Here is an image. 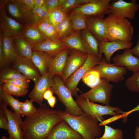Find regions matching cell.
Instances as JSON below:
<instances>
[{"mask_svg": "<svg viewBox=\"0 0 139 139\" xmlns=\"http://www.w3.org/2000/svg\"><path fill=\"white\" fill-rule=\"evenodd\" d=\"M62 119L58 110L51 109L46 104L42 103L34 114L26 117L23 121L24 139H46L52 129Z\"/></svg>", "mask_w": 139, "mask_h": 139, "instance_id": "cell-1", "label": "cell"}, {"mask_svg": "<svg viewBox=\"0 0 139 139\" xmlns=\"http://www.w3.org/2000/svg\"><path fill=\"white\" fill-rule=\"evenodd\" d=\"M58 110L62 118L84 139H95L101 134L102 131L97 119L84 113L74 116L69 114L65 111Z\"/></svg>", "mask_w": 139, "mask_h": 139, "instance_id": "cell-2", "label": "cell"}, {"mask_svg": "<svg viewBox=\"0 0 139 139\" xmlns=\"http://www.w3.org/2000/svg\"><path fill=\"white\" fill-rule=\"evenodd\" d=\"M106 41L130 42L134 33L133 26L126 18L109 14L105 18Z\"/></svg>", "mask_w": 139, "mask_h": 139, "instance_id": "cell-3", "label": "cell"}, {"mask_svg": "<svg viewBox=\"0 0 139 139\" xmlns=\"http://www.w3.org/2000/svg\"><path fill=\"white\" fill-rule=\"evenodd\" d=\"M75 101L83 113L100 123L104 120V115H125L126 112L118 107L98 104L78 95Z\"/></svg>", "mask_w": 139, "mask_h": 139, "instance_id": "cell-4", "label": "cell"}, {"mask_svg": "<svg viewBox=\"0 0 139 139\" xmlns=\"http://www.w3.org/2000/svg\"><path fill=\"white\" fill-rule=\"evenodd\" d=\"M54 84L50 88L65 107V111L72 116H77L83 113L73 97L72 95L61 77L55 75L53 77Z\"/></svg>", "mask_w": 139, "mask_h": 139, "instance_id": "cell-5", "label": "cell"}, {"mask_svg": "<svg viewBox=\"0 0 139 139\" xmlns=\"http://www.w3.org/2000/svg\"><path fill=\"white\" fill-rule=\"evenodd\" d=\"M113 88V85L109 82L102 78L97 85L79 96L92 102H99L105 105H109L111 101Z\"/></svg>", "mask_w": 139, "mask_h": 139, "instance_id": "cell-6", "label": "cell"}, {"mask_svg": "<svg viewBox=\"0 0 139 139\" xmlns=\"http://www.w3.org/2000/svg\"><path fill=\"white\" fill-rule=\"evenodd\" d=\"M93 68L98 72L101 78L115 83L124 80V75L127 71L124 67L108 63L105 57L102 58L100 63Z\"/></svg>", "mask_w": 139, "mask_h": 139, "instance_id": "cell-7", "label": "cell"}, {"mask_svg": "<svg viewBox=\"0 0 139 139\" xmlns=\"http://www.w3.org/2000/svg\"><path fill=\"white\" fill-rule=\"evenodd\" d=\"M102 59L94 55H88L84 64L68 79L65 84L73 96L77 97L78 96L77 85L85 73L89 70L99 64Z\"/></svg>", "mask_w": 139, "mask_h": 139, "instance_id": "cell-8", "label": "cell"}, {"mask_svg": "<svg viewBox=\"0 0 139 139\" xmlns=\"http://www.w3.org/2000/svg\"><path fill=\"white\" fill-rule=\"evenodd\" d=\"M111 0H94L73 9L70 15L79 14L88 16L104 17L110 14L109 6Z\"/></svg>", "mask_w": 139, "mask_h": 139, "instance_id": "cell-9", "label": "cell"}, {"mask_svg": "<svg viewBox=\"0 0 139 139\" xmlns=\"http://www.w3.org/2000/svg\"><path fill=\"white\" fill-rule=\"evenodd\" d=\"M9 0H0V31L10 37L22 35L25 26L6 14L5 6Z\"/></svg>", "mask_w": 139, "mask_h": 139, "instance_id": "cell-10", "label": "cell"}, {"mask_svg": "<svg viewBox=\"0 0 139 139\" xmlns=\"http://www.w3.org/2000/svg\"><path fill=\"white\" fill-rule=\"evenodd\" d=\"M136 0L127 2L123 0H112L110 3V14L123 18L134 19L139 9Z\"/></svg>", "mask_w": 139, "mask_h": 139, "instance_id": "cell-11", "label": "cell"}, {"mask_svg": "<svg viewBox=\"0 0 139 139\" xmlns=\"http://www.w3.org/2000/svg\"><path fill=\"white\" fill-rule=\"evenodd\" d=\"M88 54L70 49V51L62 77L65 84L68 79L85 63Z\"/></svg>", "mask_w": 139, "mask_h": 139, "instance_id": "cell-12", "label": "cell"}, {"mask_svg": "<svg viewBox=\"0 0 139 139\" xmlns=\"http://www.w3.org/2000/svg\"><path fill=\"white\" fill-rule=\"evenodd\" d=\"M0 105L5 110L7 117V131L9 135L8 139H24L22 129L23 121L21 115L11 111L7 108L8 106L1 100Z\"/></svg>", "mask_w": 139, "mask_h": 139, "instance_id": "cell-13", "label": "cell"}, {"mask_svg": "<svg viewBox=\"0 0 139 139\" xmlns=\"http://www.w3.org/2000/svg\"><path fill=\"white\" fill-rule=\"evenodd\" d=\"M11 67L18 70L28 79L36 83L41 76L39 70L32 60L19 57L12 63Z\"/></svg>", "mask_w": 139, "mask_h": 139, "instance_id": "cell-14", "label": "cell"}, {"mask_svg": "<svg viewBox=\"0 0 139 139\" xmlns=\"http://www.w3.org/2000/svg\"><path fill=\"white\" fill-rule=\"evenodd\" d=\"M46 139H84L62 119L52 129Z\"/></svg>", "mask_w": 139, "mask_h": 139, "instance_id": "cell-15", "label": "cell"}, {"mask_svg": "<svg viewBox=\"0 0 139 139\" xmlns=\"http://www.w3.org/2000/svg\"><path fill=\"white\" fill-rule=\"evenodd\" d=\"M54 84L53 78L50 77L47 72L41 75L37 81L34 83V86L28 94L30 100L40 105L42 103L44 94L49 88Z\"/></svg>", "mask_w": 139, "mask_h": 139, "instance_id": "cell-16", "label": "cell"}, {"mask_svg": "<svg viewBox=\"0 0 139 139\" xmlns=\"http://www.w3.org/2000/svg\"><path fill=\"white\" fill-rule=\"evenodd\" d=\"M133 43L131 42L122 40L105 41L99 42V47L100 58L103 54L107 62L110 63L113 54L116 51L126 48L131 49Z\"/></svg>", "mask_w": 139, "mask_h": 139, "instance_id": "cell-17", "label": "cell"}, {"mask_svg": "<svg viewBox=\"0 0 139 139\" xmlns=\"http://www.w3.org/2000/svg\"><path fill=\"white\" fill-rule=\"evenodd\" d=\"M131 49H124L122 54L116 55L112 60L116 65L124 67L134 73L139 71V59L132 54Z\"/></svg>", "mask_w": 139, "mask_h": 139, "instance_id": "cell-18", "label": "cell"}, {"mask_svg": "<svg viewBox=\"0 0 139 139\" xmlns=\"http://www.w3.org/2000/svg\"><path fill=\"white\" fill-rule=\"evenodd\" d=\"M70 51L67 48L53 57L47 71L50 77L57 75L62 77Z\"/></svg>", "mask_w": 139, "mask_h": 139, "instance_id": "cell-19", "label": "cell"}, {"mask_svg": "<svg viewBox=\"0 0 139 139\" xmlns=\"http://www.w3.org/2000/svg\"><path fill=\"white\" fill-rule=\"evenodd\" d=\"M87 29L99 42L106 41L105 18L95 16H88Z\"/></svg>", "mask_w": 139, "mask_h": 139, "instance_id": "cell-20", "label": "cell"}, {"mask_svg": "<svg viewBox=\"0 0 139 139\" xmlns=\"http://www.w3.org/2000/svg\"><path fill=\"white\" fill-rule=\"evenodd\" d=\"M67 48L58 39H48L41 43L33 44L32 50L45 52L53 57Z\"/></svg>", "mask_w": 139, "mask_h": 139, "instance_id": "cell-21", "label": "cell"}, {"mask_svg": "<svg viewBox=\"0 0 139 139\" xmlns=\"http://www.w3.org/2000/svg\"><path fill=\"white\" fill-rule=\"evenodd\" d=\"M80 34L87 54L101 58L99 47V42L96 38L87 29L81 31Z\"/></svg>", "mask_w": 139, "mask_h": 139, "instance_id": "cell-22", "label": "cell"}, {"mask_svg": "<svg viewBox=\"0 0 139 139\" xmlns=\"http://www.w3.org/2000/svg\"><path fill=\"white\" fill-rule=\"evenodd\" d=\"M52 58L46 53L34 50H33L31 60L42 75L47 72Z\"/></svg>", "mask_w": 139, "mask_h": 139, "instance_id": "cell-23", "label": "cell"}, {"mask_svg": "<svg viewBox=\"0 0 139 139\" xmlns=\"http://www.w3.org/2000/svg\"><path fill=\"white\" fill-rule=\"evenodd\" d=\"M22 36L33 44H39L49 39L32 24L25 25Z\"/></svg>", "mask_w": 139, "mask_h": 139, "instance_id": "cell-24", "label": "cell"}, {"mask_svg": "<svg viewBox=\"0 0 139 139\" xmlns=\"http://www.w3.org/2000/svg\"><path fill=\"white\" fill-rule=\"evenodd\" d=\"M13 38L18 56L31 60L33 44L26 40L22 35L15 36Z\"/></svg>", "mask_w": 139, "mask_h": 139, "instance_id": "cell-25", "label": "cell"}, {"mask_svg": "<svg viewBox=\"0 0 139 139\" xmlns=\"http://www.w3.org/2000/svg\"><path fill=\"white\" fill-rule=\"evenodd\" d=\"M2 46L5 56L10 65L19 57L16 51L13 37L3 33Z\"/></svg>", "mask_w": 139, "mask_h": 139, "instance_id": "cell-26", "label": "cell"}, {"mask_svg": "<svg viewBox=\"0 0 139 139\" xmlns=\"http://www.w3.org/2000/svg\"><path fill=\"white\" fill-rule=\"evenodd\" d=\"M58 39L70 49L87 54L82 42L80 31H74L69 36Z\"/></svg>", "mask_w": 139, "mask_h": 139, "instance_id": "cell-27", "label": "cell"}, {"mask_svg": "<svg viewBox=\"0 0 139 139\" xmlns=\"http://www.w3.org/2000/svg\"><path fill=\"white\" fill-rule=\"evenodd\" d=\"M0 100L9 106L14 112L20 114V109L22 102L7 92L2 85L0 86Z\"/></svg>", "mask_w": 139, "mask_h": 139, "instance_id": "cell-28", "label": "cell"}, {"mask_svg": "<svg viewBox=\"0 0 139 139\" xmlns=\"http://www.w3.org/2000/svg\"><path fill=\"white\" fill-rule=\"evenodd\" d=\"M0 72V84H2L5 80L20 79H29L16 69L12 67H6L1 70Z\"/></svg>", "mask_w": 139, "mask_h": 139, "instance_id": "cell-29", "label": "cell"}, {"mask_svg": "<svg viewBox=\"0 0 139 139\" xmlns=\"http://www.w3.org/2000/svg\"><path fill=\"white\" fill-rule=\"evenodd\" d=\"M58 39L69 36L74 32L70 15L59 23L55 27Z\"/></svg>", "mask_w": 139, "mask_h": 139, "instance_id": "cell-30", "label": "cell"}, {"mask_svg": "<svg viewBox=\"0 0 139 139\" xmlns=\"http://www.w3.org/2000/svg\"><path fill=\"white\" fill-rule=\"evenodd\" d=\"M101 78L98 72L93 68L87 71L82 79L84 83L92 88L99 83Z\"/></svg>", "mask_w": 139, "mask_h": 139, "instance_id": "cell-31", "label": "cell"}, {"mask_svg": "<svg viewBox=\"0 0 139 139\" xmlns=\"http://www.w3.org/2000/svg\"><path fill=\"white\" fill-rule=\"evenodd\" d=\"M70 15L73 31H81L87 29L86 22L88 16L79 14H75Z\"/></svg>", "mask_w": 139, "mask_h": 139, "instance_id": "cell-32", "label": "cell"}, {"mask_svg": "<svg viewBox=\"0 0 139 139\" xmlns=\"http://www.w3.org/2000/svg\"><path fill=\"white\" fill-rule=\"evenodd\" d=\"M48 13V8L46 2L40 8L35 5L31 12L32 24L37 26L47 15Z\"/></svg>", "mask_w": 139, "mask_h": 139, "instance_id": "cell-33", "label": "cell"}, {"mask_svg": "<svg viewBox=\"0 0 139 139\" xmlns=\"http://www.w3.org/2000/svg\"><path fill=\"white\" fill-rule=\"evenodd\" d=\"M104 126L105 131L103 135L95 139H123L124 134L121 129H115L107 125Z\"/></svg>", "mask_w": 139, "mask_h": 139, "instance_id": "cell-34", "label": "cell"}, {"mask_svg": "<svg viewBox=\"0 0 139 139\" xmlns=\"http://www.w3.org/2000/svg\"><path fill=\"white\" fill-rule=\"evenodd\" d=\"M1 85L8 93L18 97L25 95L28 92V88H22L11 83H4Z\"/></svg>", "mask_w": 139, "mask_h": 139, "instance_id": "cell-35", "label": "cell"}, {"mask_svg": "<svg viewBox=\"0 0 139 139\" xmlns=\"http://www.w3.org/2000/svg\"><path fill=\"white\" fill-rule=\"evenodd\" d=\"M51 23L55 27L68 15V13L59 7L49 13Z\"/></svg>", "mask_w": 139, "mask_h": 139, "instance_id": "cell-36", "label": "cell"}, {"mask_svg": "<svg viewBox=\"0 0 139 139\" xmlns=\"http://www.w3.org/2000/svg\"><path fill=\"white\" fill-rule=\"evenodd\" d=\"M33 102L27 99L22 102L20 107V113L22 117L31 116L36 112L37 109L33 104Z\"/></svg>", "mask_w": 139, "mask_h": 139, "instance_id": "cell-37", "label": "cell"}, {"mask_svg": "<svg viewBox=\"0 0 139 139\" xmlns=\"http://www.w3.org/2000/svg\"><path fill=\"white\" fill-rule=\"evenodd\" d=\"M125 86L129 90L134 92H139V71L133 73L127 79L125 83Z\"/></svg>", "mask_w": 139, "mask_h": 139, "instance_id": "cell-38", "label": "cell"}, {"mask_svg": "<svg viewBox=\"0 0 139 139\" xmlns=\"http://www.w3.org/2000/svg\"><path fill=\"white\" fill-rule=\"evenodd\" d=\"M7 8L10 14L25 24L16 0H9L7 3Z\"/></svg>", "mask_w": 139, "mask_h": 139, "instance_id": "cell-39", "label": "cell"}, {"mask_svg": "<svg viewBox=\"0 0 139 139\" xmlns=\"http://www.w3.org/2000/svg\"><path fill=\"white\" fill-rule=\"evenodd\" d=\"M94 0H65L60 7L64 11L68 13L70 11L81 5L93 1Z\"/></svg>", "mask_w": 139, "mask_h": 139, "instance_id": "cell-40", "label": "cell"}, {"mask_svg": "<svg viewBox=\"0 0 139 139\" xmlns=\"http://www.w3.org/2000/svg\"><path fill=\"white\" fill-rule=\"evenodd\" d=\"M3 33L0 31V68L1 70L9 65L5 56L2 46Z\"/></svg>", "mask_w": 139, "mask_h": 139, "instance_id": "cell-41", "label": "cell"}, {"mask_svg": "<svg viewBox=\"0 0 139 139\" xmlns=\"http://www.w3.org/2000/svg\"><path fill=\"white\" fill-rule=\"evenodd\" d=\"M65 0H46L48 10V13L50 12L57 8L60 7Z\"/></svg>", "mask_w": 139, "mask_h": 139, "instance_id": "cell-42", "label": "cell"}, {"mask_svg": "<svg viewBox=\"0 0 139 139\" xmlns=\"http://www.w3.org/2000/svg\"><path fill=\"white\" fill-rule=\"evenodd\" d=\"M30 81V80L29 79H15L4 80L3 81L2 84L4 83H10L22 88L27 89L29 87V83Z\"/></svg>", "mask_w": 139, "mask_h": 139, "instance_id": "cell-43", "label": "cell"}, {"mask_svg": "<svg viewBox=\"0 0 139 139\" xmlns=\"http://www.w3.org/2000/svg\"><path fill=\"white\" fill-rule=\"evenodd\" d=\"M51 24L50 17L48 13L47 15L37 27L40 32L44 35L46 31Z\"/></svg>", "mask_w": 139, "mask_h": 139, "instance_id": "cell-44", "label": "cell"}, {"mask_svg": "<svg viewBox=\"0 0 139 139\" xmlns=\"http://www.w3.org/2000/svg\"><path fill=\"white\" fill-rule=\"evenodd\" d=\"M8 124L7 117L5 110L0 105V128L7 131Z\"/></svg>", "mask_w": 139, "mask_h": 139, "instance_id": "cell-45", "label": "cell"}, {"mask_svg": "<svg viewBox=\"0 0 139 139\" xmlns=\"http://www.w3.org/2000/svg\"><path fill=\"white\" fill-rule=\"evenodd\" d=\"M44 35L49 39L54 40L58 39L55 27L51 23L49 27Z\"/></svg>", "mask_w": 139, "mask_h": 139, "instance_id": "cell-46", "label": "cell"}, {"mask_svg": "<svg viewBox=\"0 0 139 139\" xmlns=\"http://www.w3.org/2000/svg\"><path fill=\"white\" fill-rule=\"evenodd\" d=\"M124 116V115H119L113 116L111 118L103 121L99 124V125L100 126L104 125L120 118H122L123 119Z\"/></svg>", "mask_w": 139, "mask_h": 139, "instance_id": "cell-47", "label": "cell"}, {"mask_svg": "<svg viewBox=\"0 0 139 139\" xmlns=\"http://www.w3.org/2000/svg\"><path fill=\"white\" fill-rule=\"evenodd\" d=\"M20 1L31 10H32L35 7V0H20Z\"/></svg>", "mask_w": 139, "mask_h": 139, "instance_id": "cell-48", "label": "cell"}, {"mask_svg": "<svg viewBox=\"0 0 139 139\" xmlns=\"http://www.w3.org/2000/svg\"><path fill=\"white\" fill-rule=\"evenodd\" d=\"M132 54L139 59V34L138 36L136 46L131 49Z\"/></svg>", "mask_w": 139, "mask_h": 139, "instance_id": "cell-49", "label": "cell"}, {"mask_svg": "<svg viewBox=\"0 0 139 139\" xmlns=\"http://www.w3.org/2000/svg\"><path fill=\"white\" fill-rule=\"evenodd\" d=\"M138 111H139V103L137 106L132 109L126 112L124 117L123 119V122L125 123L127 121V117L129 114L133 112Z\"/></svg>", "mask_w": 139, "mask_h": 139, "instance_id": "cell-50", "label": "cell"}, {"mask_svg": "<svg viewBox=\"0 0 139 139\" xmlns=\"http://www.w3.org/2000/svg\"><path fill=\"white\" fill-rule=\"evenodd\" d=\"M53 92L50 88H48L44 94V99L47 100L49 98L53 96Z\"/></svg>", "mask_w": 139, "mask_h": 139, "instance_id": "cell-51", "label": "cell"}, {"mask_svg": "<svg viewBox=\"0 0 139 139\" xmlns=\"http://www.w3.org/2000/svg\"><path fill=\"white\" fill-rule=\"evenodd\" d=\"M47 100L51 108H53L55 106L56 102V97L53 96Z\"/></svg>", "mask_w": 139, "mask_h": 139, "instance_id": "cell-52", "label": "cell"}, {"mask_svg": "<svg viewBox=\"0 0 139 139\" xmlns=\"http://www.w3.org/2000/svg\"><path fill=\"white\" fill-rule=\"evenodd\" d=\"M46 0H35V5L39 8L41 7L45 3Z\"/></svg>", "mask_w": 139, "mask_h": 139, "instance_id": "cell-53", "label": "cell"}, {"mask_svg": "<svg viewBox=\"0 0 139 139\" xmlns=\"http://www.w3.org/2000/svg\"><path fill=\"white\" fill-rule=\"evenodd\" d=\"M135 137L136 139H139V126H137L136 128L135 132Z\"/></svg>", "mask_w": 139, "mask_h": 139, "instance_id": "cell-54", "label": "cell"}, {"mask_svg": "<svg viewBox=\"0 0 139 139\" xmlns=\"http://www.w3.org/2000/svg\"><path fill=\"white\" fill-rule=\"evenodd\" d=\"M1 139H8V138H6L5 136H3L1 138Z\"/></svg>", "mask_w": 139, "mask_h": 139, "instance_id": "cell-55", "label": "cell"}]
</instances>
